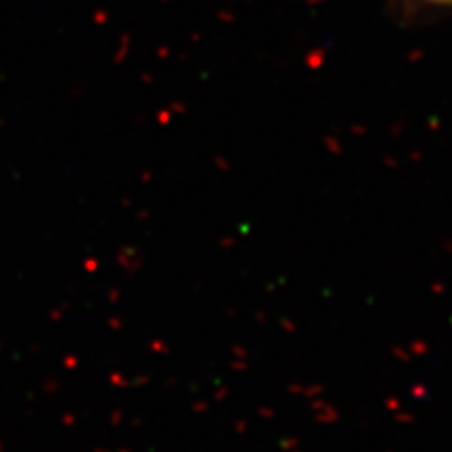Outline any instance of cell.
Masks as SVG:
<instances>
[{"mask_svg": "<svg viewBox=\"0 0 452 452\" xmlns=\"http://www.w3.org/2000/svg\"><path fill=\"white\" fill-rule=\"evenodd\" d=\"M417 3L431 5V7H442V9H452V0H417Z\"/></svg>", "mask_w": 452, "mask_h": 452, "instance_id": "obj_1", "label": "cell"}]
</instances>
